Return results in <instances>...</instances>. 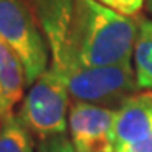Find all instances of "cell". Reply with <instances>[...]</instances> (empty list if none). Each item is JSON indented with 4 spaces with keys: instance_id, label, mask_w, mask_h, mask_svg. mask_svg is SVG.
<instances>
[{
    "instance_id": "6da1fadb",
    "label": "cell",
    "mask_w": 152,
    "mask_h": 152,
    "mask_svg": "<svg viewBox=\"0 0 152 152\" xmlns=\"http://www.w3.org/2000/svg\"><path fill=\"white\" fill-rule=\"evenodd\" d=\"M138 23L98 0H76L72 25L51 67L59 70L101 67L130 61Z\"/></svg>"
},
{
    "instance_id": "7a4b0ae2",
    "label": "cell",
    "mask_w": 152,
    "mask_h": 152,
    "mask_svg": "<svg viewBox=\"0 0 152 152\" xmlns=\"http://www.w3.org/2000/svg\"><path fill=\"white\" fill-rule=\"evenodd\" d=\"M70 92L62 76L50 67L30 86L16 116L39 140L65 134Z\"/></svg>"
},
{
    "instance_id": "3957f363",
    "label": "cell",
    "mask_w": 152,
    "mask_h": 152,
    "mask_svg": "<svg viewBox=\"0 0 152 152\" xmlns=\"http://www.w3.org/2000/svg\"><path fill=\"white\" fill-rule=\"evenodd\" d=\"M54 70L62 76L73 99L113 110L140 90L130 61L101 67Z\"/></svg>"
},
{
    "instance_id": "277c9868",
    "label": "cell",
    "mask_w": 152,
    "mask_h": 152,
    "mask_svg": "<svg viewBox=\"0 0 152 152\" xmlns=\"http://www.w3.org/2000/svg\"><path fill=\"white\" fill-rule=\"evenodd\" d=\"M0 39L19 56L26 86L48 70V44L23 0H0Z\"/></svg>"
},
{
    "instance_id": "5b68a950",
    "label": "cell",
    "mask_w": 152,
    "mask_h": 152,
    "mask_svg": "<svg viewBox=\"0 0 152 152\" xmlns=\"http://www.w3.org/2000/svg\"><path fill=\"white\" fill-rule=\"evenodd\" d=\"M115 110L73 99L68 112V132L79 152H115Z\"/></svg>"
},
{
    "instance_id": "8992f818",
    "label": "cell",
    "mask_w": 152,
    "mask_h": 152,
    "mask_svg": "<svg viewBox=\"0 0 152 152\" xmlns=\"http://www.w3.org/2000/svg\"><path fill=\"white\" fill-rule=\"evenodd\" d=\"M152 134V90L132 95L115 110L113 148L121 152Z\"/></svg>"
},
{
    "instance_id": "52a82bcc",
    "label": "cell",
    "mask_w": 152,
    "mask_h": 152,
    "mask_svg": "<svg viewBox=\"0 0 152 152\" xmlns=\"http://www.w3.org/2000/svg\"><path fill=\"white\" fill-rule=\"evenodd\" d=\"M54 53L64 40L75 16L76 0H23Z\"/></svg>"
},
{
    "instance_id": "ba28073f",
    "label": "cell",
    "mask_w": 152,
    "mask_h": 152,
    "mask_svg": "<svg viewBox=\"0 0 152 152\" xmlns=\"http://www.w3.org/2000/svg\"><path fill=\"white\" fill-rule=\"evenodd\" d=\"M26 86L25 68L19 56L0 39V92L8 112H12L17 102L23 98Z\"/></svg>"
},
{
    "instance_id": "9c48e42d",
    "label": "cell",
    "mask_w": 152,
    "mask_h": 152,
    "mask_svg": "<svg viewBox=\"0 0 152 152\" xmlns=\"http://www.w3.org/2000/svg\"><path fill=\"white\" fill-rule=\"evenodd\" d=\"M137 84L140 90H152V20L141 19L134 47Z\"/></svg>"
},
{
    "instance_id": "30bf717a",
    "label": "cell",
    "mask_w": 152,
    "mask_h": 152,
    "mask_svg": "<svg viewBox=\"0 0 152 152\" xmlns=\"http://www.w3.org/2000/svg\"><path fill=\"white\" fill-rule=\"evenodd\" d=\"M0 152H36L34 135L12 112L0 118Z\"/></svg>"
},
{
    "instance_id": "8fae6325",
    "label": "cell",
    "mask_w": 152,
    "mask_h": 152,
    "mask_svg": "<svg viewBox=\"0 0 152 152\" xmlns=\"http://www.w3.org/2000/svg\"><path fill=\"white\" fill-rule=\"evenodd\" d=\"M36 152H79V151L75 148L70 137L61 134L40 140L36 146Z\"/></svg>"
},
{
    "instance_id": "7c38bea8",
    "label": "cell",
    "mask_w": 152,
    "mask_h": 152,
    "mask_svg": "<svg viewBox=\"0 0 152 152\" xmlns=\"http://www.w3.org/2000/svg\"><path fill=\"white\" fill-rule=\"evenodd\" d=\"M143 5L144 0H109V8L127 17L137 16L141 11Z\"/></svg>"
},
{
    "instance_id": "4fadbf2b",
    "label": "cell",
    "mask_w": 152,
    "mask_h": 152,
    "mask_svg": "<svg viewBox=\"0 0 152 152\" xmlns=\"http://www.w3.org/2000/svg\"><path fill=\"white\" fill-rule=\"evenodd\" d=\"M121 152H152V134L148 138H144L143 141H138L132 146L123 149Z\"/></svg>"
},
{
    "instance_id": "5bb4252c",
    "label": "cell",
    "mask_w": 152,
    "mask_h": 152,
    "mask_svg": "<svg viewBox=\"0 0 152 152\" xmlns=\"http://www.w3.org/2000/svg\"><path fill=\"white\" fill-rule=\"evenodd\" d=\"M6 113H10V112H8V110H6V107H5L3 96H2V92H0V118H2L3 115H6Z\"/></svg>"
},
{
    "instance_id": "9a60e30c",
    "label": "cell",
    "mask_w": 152,
    "mask_h": 152,
    "mask_svg": "<svg viewBox=\"0 0 152 152\" xmlns=\"http://www.w3.org/2000/svg\"><path fill=\"white\" fill-rule=\"evenodd\" d=\"M148 8H149V11L152 12V0H148Z\"/></svg>"
},
{
    "instance_id": "2e32d148",
    "label": "cell",
    "mask_w": 152,
    "mask_h": 152,
    "mask_svg": "<svg viewBox=\"0 0 152 152\" xmlns=\"http://www.w3.org/2000/svg\"><path fill=\"white\" fill-rule=\"evenodd\" d=\"M99 3H102V5H106V6H109V0H98Z\"/></svg>"
}]
</instances>
